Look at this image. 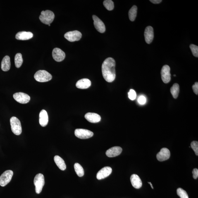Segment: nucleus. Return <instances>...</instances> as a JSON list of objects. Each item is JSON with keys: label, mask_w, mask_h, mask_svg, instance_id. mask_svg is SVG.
<instances>
[{"label": "nucleus", "mask_w": 198, "mask_h": 198, "mask_svg": "<svg viewBox=\"0 0 198 198\" xmlns=\"http://www.w3.org/2000/svg\"><path fill=\"white\" fill-rule=\"evenodd\" d=\"M190 48L193 54V55L195 57H198V46L193 44H191L190 46Z\"/></svg>", "instance_id": "c756f323"}, {"label": "nucleus", "mask_w": 198, "mask_h": 198, "mask_svg": "<svg viewBox=\"0 0 198 198\" xmlns=\"http://www.w3.org/2000/svg\"><path fill=\"white\" fill-rule=\"evenodd\" d=\"M170 156V152L166 148H163L157 154V158L160 161H163L168 160Z\"/></svg>", "instance_id": "ddd939ff"}, {"label": "nucleus", "mask_w": 198, "mask_h": 198, "mask_svg": "<svg viewBox=\"0 0 198 198\" xmlns=\"http://www.w3.org/2000/svg\"><path fill=\"white\" fill-rule=\"evenodd\" d=\"M174 76H176V75H174Z\"/></svg>", "instance_id": "4c0bfd02"}, {"label": "nucleus", "mask_w": 198, "mask_h": 198, "mask_svg": "<svg viewBox=\"0 0 198 198\" xmlns=\"http://www.w3.org/2000/svg\"><path fill=\"white\" fill-rule=\"evenodd\" d=\"M13 175V171L11 170H7L4 172L0 177V185L4 187L8 185L11 180Z\"/></svg>", "instance_id": "423d86ee"}, {"label": "nucleus", "mask_w": 198, "mask_h": 198, "mask_svg": "<svg viewBox=\"0 0 198 198\" xmlns=\"http://www.w3.org/2000/svg\"><path fill=\"white\" fill-rule=\"evenodd\" d=\"M193 177L194 179H197L198 177V170L197 168H194L192 171Z\"/></svg>", "instance_id": "f704fd0d"}, {"label": "nucleus", "mask_w": 198, "mask_h": 198, "mask_svg": "<svg viewBox=\"0 0 198 198\" xmlns=\"http://www.w3.org/2000/svg\"><path fill=\"white\" fill-rule=\"evenodd\" d=\"M105 7L109 11H111L114 8V3L111 0H105L103 2Z\"/></svg>", "instance_id": "cd10ccee"}, {"label": "nucleus", "mask_w": 198, "mask_h": 198, "mask_svg": "<svg viewBox=\"0 0 198 198\" xmlns=\"http://www.w3.org/2000/svg\"><path fill=\"white\" fill-rule=\"evenodd\" d=\"M75 134L77 137L81 139H88L94 135L92 131L84 129H76L75 130Z\"/></svg>", "instance_id": "0eeeda50"}, {"label": "nucleus", "mask_w": 198, "mask_h": 198, "mask_svg": "<svg viewBox=\"0 0 198 198\" xmlns=\"http://www.w3.org/2000/svg\"><path fill=\"white\" fill-rule=\"evenodd\" d=\"M191 147L195 153L196 155H198V142L193 141L191 143Z\"/></svg>", "instance_id": "7c9ffc66"}, {"label": "nucleus", "mask_w": 198, "mask_h": 198, "mask_svg": "<svg viewBox=\"0 0 198 198\" xmlns=\"http://www.w3.org/2000/svg\"><path fill=\"white\" fill-rule=\"evenodd\" d=\"M91 85L90 80L87 79H83L79 80L76 84V87L79 89H84L88 88Z\"/></svg>", "instance_id": "412c9836"}, {"label": "nucleus", "mask_w": 198, "mask_h": 198, "mask_svg": "<svg viewBox=\"0 0 198 198\" xmlns=\"http://www.w3.org/2000/svg\"><path fill=\"white\" fill-rule=\"evenodd\" d=\"M13 97L15 101L22 104H27L31 99L30 96L22 92L15 93Z\"/></svg>", "instance_id": "1a4fd4ad"}, {"label": "nucleus", "mask_w": 198, "mask_h": 198, "mask_svg": "<svg viewBox=\"0 0 198 198\" xmlns=\"http://www.w3.org/2000/svg\"><path fill=\"white\" fill-rule=\"evenodd\" d=\"M170 92L173 97L175 99L178 97L179 92H180V86L178 83H175L170 89Z\"/></svg>", "instance_id": "393cba45"}, {"label": "nucleus", "mask_w": 198, "mask_h": 198, "mask_svg": "<svg viewBox=\"0 0 198 198\" xmlns=\"http://www.w3.org/2000/svg\"><path fill=\"white\" fill-rule=\"evenodd\" d=\"M52 56L53 59L55 61L57 62H61L65 59V54L61 49L56 48L53 50Z\"/></svg>", "instance_id": "f8f14e48"}, {"label": "nucleus", "mask_w": 198, "mask_h": 198, "mask_svg": "<svg viewBox=\"0 0 198 198\" xmlns=\"http://www.w3.org/2000/svg\"><path fill=\"white\" fill-rule=\"evenodd\" d=\"M132 186L136 189L140 188L142 186V182L138 175L134 174L130 178Z\"/></svg>", "instance_id": "aec40b11"}, {"label": "nucleus", "mask_w": 198, "mask_h": 198, "mask_svg": "<svg viewBox=\"0 0 198 198\" xmlns=\"http://www.w3.org/2000/svg\"><path fill=\"white\" fill-rule=\"evenodd\" d=\"M12 131L15 135H19L22 132L21 123L20 120L16 117L13 116L10 119Z\"/></svg>", "instance_id": "20e7f679"}, {"label": "nucleus", "mask_w": 198, "mask_h": 198, "mask_svg": "<svg viewBox=\"0 0 198 198\" xmlns=\"http://www.w3.org/2000/svg\"><path fill=\"white\" fill-rule=\"evenodd\" d=\"M44 183V178L42 174L40 173L36 175L34 180V184L35 187L36 193H41Z\"/></svg>", "instance_id": "39448f33"}, {"label": "nucleus", "mask_w": 198, "mask_h": 198, "mask_svg": "<svg viewBox=\"0 0 198 198\" xmlns=\"http://www.w3.org/2000/svg\"><path fill=\"white\" fill-rule=\"evenodd\" d=\"M161 74L162 80L165 83H168L171 80L170 68L168 65H165L161 69Z\"/></svg>", "instance_id": "9d476101"}, {"label": "nucleus", "mask_w": 198, "mask_h": 198, "mask_svg": "<svg viewBox=\"0 0 198 198\" xmlns=\"http://www.w3.org/2000/svg\"><path fill=\"white\" fill-rule=\"evenodd\" d=\"M116 62L113 58H107L104 60L102 65V72L103 77L106 82H113L116 78L115 71Z\"/></svg>", "instance_id": "f257e3e1"}, {"label": "nucleus", "mask_w": 198, "mask_h": 198, "mask_svg": "<svg viewBox=\"0 0 198 198\" xmlns=\"http://www.w3.org/2000/svg\"><path fill=\"white\" fill-rule=\"evenodd\" d=\"M122 149L119 146H115L108 149L106 151V156L109 157H115L121 154Z\"/></svg>", "instance_id": "dca6fc26"}, {"label": "nucleus", "mask_w": 198, "mask_h": 198, "mask_svg": "<svg viewBox=\"0 0 198 198\" xmlns=\"http://www.w3.org/2000/svg\"><path fill=\"white\" fill-rule=\"evenodd\" d=\"M137 12V7L134 5L128 12L129 18L131 21H134L136 18Z\"/></svg>", "instance_id": "b1692460"}, {"label": "nucleus", "mask_w": 198, "mask_h": 198, "mask_svg": "<svg viewBox=\"0 0 198 198\" xmlns=\"http://www.w3.org/2000/svg\"><path fill=\"white\" fill-rule=\"evenodd\" d=\"M48 122L49 117L47 112L45 110H42L39 113L40 125L42 127H45L47 125Z\"/></svg>", "instance_id": "f3484780"}, {"label": "nucleus", "mask_w": 198, "mask_h": 198, "mask_svg": "<svg viewBox=\"0 0 198 198\" xmlns=\"http://www.w3.org/2000/svg\"><path fill=\"white\" fill-rule=\"evenodd\" d=\"M92 17L94 27L98 31L101 33H103L105 31V26L104 22L96 15H93Z\"/></svg>", "instance_id": "9b49d317"}, {"label": "nucleus", "mask_w": 198, "mask_h": 198, "mask_svg": "<svg viewBox=\"0 0 198 198\" xmlns=\"http://www.w3.org/2000/svg\"><path fill=\"white\" fill-rule=\"evenodd\" d=\"M81 33L78 31H74L67 32L64 35V37L70 42L79 41L81 38Z\"/></svg>", "instance_id": "6e6552de"}, {"label": "nucleus", "mask_w": 198, "mask_h": 198, "mask_svg": "<svg viewBox=\"0 0 198 198\" xmlns=\"http://www.w3.org/2000/svg\"><path fill=\"white\" fill-rule=\"evenodd\" d=\"M34 78L37 82H45L50 80L52 78V76L46 70H39L36 72Z\"/></svg>", "instance_id": "7ed1b4c3"}, {"label": "nucleus", "mask_w": 198, "mask_h": 198, "mask_svg": "<svg viewBox=\"0 0 198 198\" xmlns=\"http://www.w3.org/2000/svg\"><path fill=\"white\" fill-rule=\"evenodd\" d=\"M74 168L76 173L79 177H82L84 175L83 168L82 166L78 163H76L74 164Z\"/></svg>", "instance_id": "bb28decb"}, {"label": "nucleus", "mask_w": 198, "mask_h": 198, "mask_svg": "<svg viewBox=\"0 0 198 198\" xmlns=\"http://www.w3.org/2000/svg\"><path fill=\"white\" fill-rule=\"evenodd\" d=\"M33 37V34L30 32H20L16 34L15 38L19 40H27Z\"/></svg>", "instance_id": "6ab92c4d"}, {"label": "nucleus", "mask_w": 198, "mask_h": 198, "mask_svg": "<svg viewBox=\"0 0 198 198\" xmlns=\"http://www.w3.org/2000/svg\"><path fill=\"white\" fill-rule=\"evenodd\" d=\"M144 38L148 44H150L152 42L154 37V29L151 26L146 27L144 32Z\"/></svg>", "instance_id": "2eb2a0df"}, {"label": "nucleus", "mask_w": 198, "mask_h": 198, "mask_svg": "<svg viewBox=\"0 0 198 198\" xmlns=\"http://www.w3.org/2000/svg\"><path fill=\"white\" fill-rule=\"evenodd\" d=\"M177 194L180 198H189L187 192L182 188H179L177 189Z\"/></svg>", "instance_id": "c85d7f7f"}, {"label": "nucleus", "mask_w": 198, "mask_h": 198, "mask_svg": "<svg viewBox=\"0 0 198 198\" xmlns=\"http://www.w3.org/2000/svg\"><path fill=\"white\" fill-rule=\"evenodd\" d=\"M150 1L154 4H158L162 2L161 0H150Z\"/></svg>", "instance_id": "c9c22d12"}, {"label": "nucleus", "mask_w": 198, "mask_h": 198, "mask_svg": "<svg viewBox=\"0 0 198 198\" xmlns=\"http://www.w3.org/2000/svg\"><path fill=\"white\" fill-rule=\"evenodd\" d=\"M54 13L49 10L42 11L39 17L41 22L46 25L50 24L54 20Z\"/></svg>", "instance_id": "f03ea898"}, {"label": "nucleus", "mask_w": 198, "mask_h": 198, "mask_svg": "<svg viewBox=\"0 0 198 198\" xmlns=\"http://www.w3.org/2000/svg\"><path fill=\"white\" fill-rule=\"evenodd\" d=\"M49 25V26H50V24H49V25Z\"/></svg>", "instance_id": "58836bf2"}, {"label": "nucleus", "mask_w": 198, "mask_h": 198, "mask_svg": "<svg viewBox=\"0 0 198 198\" xmlns=\"http://www.w3.org/2000/svg\"><path fill=\"white\" fill-rule=\"evenodd\" d=\"M148 183L150 184V185L151 186V188H152V189H154V187H153L152 184L151 183V182H148Z\"/></svg>", "instance_id": "e433bc0d"}, {"label": "nucleus", "mask_w": 198, "mask_h": 198, "mask_svg": "<svg viewBox=\"0 0 198 198\" xmlns=\"http://www.w3.org/2000/svg\"><path fill=\"white\" fill-rule=\"evenodd\" d=\"M138 101L139 104L141 105H144L145 104L146 102V99L145 97L144 96H140L138 98Z\"/></svg>", "instance_id": "473e14b6"}, {"label": "nucleus", "mask_w": 198, "mask_h": 198, "mask_svg": "<svg viewBox=\"0 0 198 198\" xmlns=\"http://www.w3.org/2000/svg\"><path fill=\"white\" fill-rule=\"evenodd\" d=\"M11 63H10V58L9 56H5L1 62V69L3 71L6 72L10 69Z\"/></svg>", "instance_id": "4be33fe9"}, {"label": "nucleus", "mask_w": 198, "mask_h": 198, "mask_svg": "<svg viewBox=\"0 0 198 198\" xmlns=\"http://www.w3.org/2000/svg\"><path fill=\"white\" fill-rule=\"evenodd\" d=\"M193 90V92L196 94H198V82H195V84L192 86Z\"/></svg>", "instance_id": "72a5a7b5"}, {"label": "nucleus", "mask_w": 198, "mask_h": 198, "mask_svg": "<svg viewBox=\"0 0 198 198\" xmlns=\"http://www.w3.org/2000/svg\"><path fill=\"white\" fill-rule=\"evenodd\" d=\"M54 161L57 166L62 171H64L66 168V165L63 160L58 156H56L54 157Z\"/></svg>", "instance_id": "5701e85b"}, {"label": "nucleus", "mask_w": 198, "mask_h": 198, "mask_svg": "<svg viewBox=\"0 0 198 198\" xmlns=\"http://www.w3.org/2000/svg\"><path fill=\"white\" fill-rule=\"evenodd\" d=\"M129 99L131 100H134L136 98V93L134 89H131L130 92L128 93Z\"/></svg>", "instance_id": "2f4dec72"}, {"label": "nucleus", "mask_w": 198, "mask_h": 198, "mask_svg": "<svg viewBox=\"0 0 198 198\" xmlns=\"http://www.w3.org/2000/svg\"><path fill=\"white\" fill-rule=\"evenodd\" d=\"M15 66L17 68H19L23 63L22 54L21 53H18L15 55Z\"/></svg>", "instance_id": "a878e982"}, {"label": "nucleus", "mask_w": 198, "mask_h": 198, "mask_svg": "<svg viewBox=\"0 0 198 198\" xmlns=\"http://www.w3.org/2000/svg\"><path fill=\"white\" fill-rule=\"evenodd\" d=\"M112 172V169L111 167H104L98 172L97 174V178L99 180L106 178L111 174Z\"/></svg>", "instance_id": "4468645a"}, {"label": "nucleus", "mask_w": 198, "mask_h": 198, "mask_svg": "<svg viewBox=\"0 0 198 198\" xmlns=\"http://www.w3.org/2000/svg\"><path fill=\"white\" fill-rule=\"evenodd\" d=\"M85 118L87 121L92 123H98L100 121L101 116L97 113H88L85 115Z\"/></svg>", "instance_id": "a211bd4d"}]
</instances>
